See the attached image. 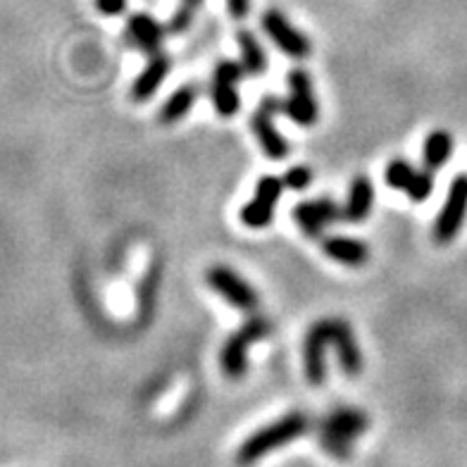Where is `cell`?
I'll return each instance as SVG.
<instances>
[{
  "mask_svg": "<svg viewBox=\"0 0 467 467\" xmlns=\"http://www.w3.org/2000/svg\"><path fill=\"white\" fill-rule=\"evenodd\" d=\"M313 427V420L307 418V412L291 410L284 418L275 420V422L265 424L260 430H255L248 439H244L236 451V465L251 467L258 461H263L265 455L275 453L282 446H289L296 439L306 437Z\"/></svg>",
  "mask_w": 467,
  "mask_h": 467,
  "instance_id": "cell-1",
  "label": "cell"
},
{
  "mask_svg": "<svg viewBox=\"0 0 467 467\" xmlns=\"http://www.w3.org/2000/svg\"><path fill=\"white\" fill-rule=\"evenodd\" d=\"M369 430V418L363 408L337 406L317 422V443L327 455L337 461H348L353 443Z\"/></svg>",
  "mask_w": 467,
  "mask_h": 467,
  "instance_id": "cell-2",
  "label": "cell"
},
{
  "mask_svg": "<svg viewBox=\"0 0 467 467\" xmlns=\"http://www.w3.org/2000/svg\"><path fill=\"white\" fill-rule=\"evenodd\" d=\"M270 329L272 325L267 317H263V315H253L251 320L244 322L236 332L229 334L227 341L222 344L220 350V368L227 379L239 381L246 377L248 350H251L253 344L263 341V338L270 334Z\"/></svg>",
  "mask_w": 467,
  "mask_h": 467,
  "instance_id": "cell-3",
  "label": "cell"
},
{
  "mask_svg": "<svg viewBox=\"0 0 467 467\" xmlns=\"http://www.w3.org/2000/svg\"><path fill=\"white\" fill-rule=\"evenodd\" d=\"M467 220V174L461 172L451 179L449 193L443 198V205L439 210L434 227H431V239L439 246H449L451 241L458 239L462 232V224Z\"/></svg>",
  "mask_w": 467,
  "mask_h": 467,
  "instance_id": "cell-4",
  "label": "cell"
},
{
  "mask_svg": "<svg viewBox=\"0 0 467 467\" xmlns=\"http://www.w3.org/2000/svg\"><path fill=\"white\" fill-rule=\"evenodd\" d=\"M289 99L284 100L282 115H286L298 127H313L320 119V103L315 99V87L310 72L303 67H294L286 74Z\"/></svg>",
  "mask_w": 467,
  "mask_h": 467,
  "instance_id": "cell-5",
  "label": "cell"
},
{
  "mask_svg": "<svg viewBox=\"0 0 467 467\" xmlns=\"http://www.w3.org/2000/svg\"><path fill=\"white\" fill-rule=\"evenodd\" d=\"M205 284L220 296L222 301L229 303L236 310H241V313H255L258 310V291L253 289L251 284L241 277L239 272L227 267V265H213L205 272Z\"/></svg>",
  "mask_w": 467,
  "mask_h": 467,
  "instance_id": "cell-6",
  "label": "cell"
},
{
  "mask_svg": "<svg viewBox=\"0 0 467 467\" xmlns=\"http://www.w3.org/2000/svg\"><path fill=\"white\" fill-rule=\"evenodd\" d=\"M284 100L275 99V96H265L258 103L255 112L251 117V130L255 134L263 150L270 161H284L289 155V141L275 127V117L282 112Z\"/></svg>",
  "mask_w": 467,
  "mask_h": 467,
  "instance_id": "cell-7",
  "label": "cell"
},
{
  "mask_svg": "<svg viewBox=\"0 0 467 467\" xmlns=\"http://www.w3.org/2000/svg\"><path fill=\"white\" fill-rule=\"evenodd\" d=\"M284 179L275 174H265L255 184V193L239 213V220L248 229H265L270 227L275 220V208H277L279 198L284 193Z\"/></svg>",
  "mask_w": 467,
  "mask_h": 467,
  "instance_id": "cell-8",
  "label": "cell"
},
{
  "mask_svg": "<svg viewBox=\"0 0 467 467\" xmlns=\"http://www.w3.org/2000/svg\"><path fill=\"white\" fill-rule=\"evenodd\" d=\"M260 26H263V31L267 34V38H270L272 44L277 46L284 56L291 57V60H307V57L313 56V44H310V38H307L301 29H296L289 19L284 17V13H279L275 7L267 10V13H263Z\"/></svg>",
  "mask_w": 467,
  "mask_h": 467,
  "instance_id": "cell-9",
  "label": "cell"
},
{
  "mask_svg": "<svg viewBox=\"0 0 467 467\" xmlns=\"http://www.w3.org/2000/svg\"><path fill=\"white\" fill-rule=\"evenodd\" d=\"M294 222L296 227L301 229L310 239H320L327 229L344 222V205H338L334 198L320 196V198H307L303 203L294 208Z\"/></svg>",
  "mask_w": 467,
  "mask_h": 467,
  "instance_id": "cell-10",
  "label": "cell"
},
{
  "mask_svg": "<svg viewBox=\"0 0 467 467\" xmlns=\"http://www.w3.org/2000/svg\"><path fill=\"white\" fill-rule=\"evenodd\" d=\"M332 346V317L317 320L303 338V372L310 387L327 381V348Z\"/></svg>",
  "mask_w": 467,
  "mask_h": 467,
  "instance_id": "cell-11",
  "label": "cell"
},
{
  "mask_svg": "<svg viewBox=\"0 0 467 467\" xmlns=\"http://www.w3.org/2000/svg\"><path fill=\"white\" fill-rule=\"evenodd\" d=\"M332 346L337 350L338 368L344 369V375L348 379L360 377L365 368L363 350L358 346V338L353 334V327L344 320V317H332Z\"/></svg>",
  "mask_w": 467,
  "mask_h": 467,
  "instance_id": "cell-12",
  "label": "cell"
},
{
  "mask_svg": "<svg viewBox=\"0 0 467 467\" xmlns=\"http://www.w3.org/2000/svg\"><path fill=\"white\" fill-rule=\"evenodd\" d=\"M167 36V26H162L153 15L134 13L127 22L124 41L134 48H139L146 56H155L162 50V41Z\"/></svg>",
  "mask_w": 467,
  "mask_h": 467,
  "instance_id": "cell-13",
  "label": "cell"
},
{
  "mask_svg": "<svg viewBox=\"0 0 467 467\" xmlns=\"http://www.w3.org/2000/svg\"><path fill=\"white\" fill-rule=\"evenodd\" d=\"M172 69V57L167 53H155V56L148 57L146 67L141 69V74L136 77L134 84H131V100L136 103H146L158 93V88L162 87V81L167 79V74Z\"/></svg>",
  "mask_w": 467,
  "mask_h": 467,
  "instance_id": "cell-14",
  "label": "cell"
},
{
  "mask_svg": "<svg viewBox=\"0 0 467 467\" xmlns=\"http://www.w3.org/2000/svg\"><path fill=\"white\" fill-rule=\"evenodd\" d=\"M322 253L337 265H344V267H363L369 260V246L363 239L341 236V234L325 236L322 239Z\"/></svg>",
  "mask_w": 467,
  "mask_h": 467,
  "instance_id": "cell-15",
  "label": "cell"
},
{
  "mask_svg": "<svg viewBox=\"0 0 467 467\" xmlns=\"http://www.w3.org/2000/svg\"><path fill=\"white\" fill-rule=\"evenodd\" d=\"M375 205V184L368 174H358L348 186V196L344 203V222L348 224H360L369 217Z\"/></svg>",
  "mask_w": 467,
  "mask_h": 467,
  "instance_id": "cell-16",
  "label": "cell"
},
{
  "mask_svg": "<svg viewBox=\"0 0 467 467\" xmlns=\"http://www.w3.org/2000/svg\"><path fill=\"white\" fill-rule=\"evenodd\" d=\"M236 44L241 50V65L248 77H263L267 72V53H265L260 38L251 29L236 31Z\"/></svg>",
  "mask_w": 467,
  "mask_h": 467,
  "instance_id": "cell-17",
  "label": "cell"
},
{
  "mask_svg": "<svg viewBox=\"0 0 467 467\" xmlns=\"http://www.w3.org/2000/svg\"><path fill=\"white\" fill-rule=\"evenodd\" d=\"M198 100V88L193 84H184V87H179L177 91L170 93V99L162 103L161 112H158V119L161 124H174L179 119H184L191 110H193V105Z\"/></svg>",
  "mask_w": 467,
  "mask_h": 467,
  "instance_id": "cell-18",
  "label": "cell"
},
{
  "mask_svg": "<svg viewBox=\"0 0 467 467\" xmlns=\"http://www.w3.org/2000/svg\"><path fill=\"white\" fill-rule=\"evenodd\" d=\"M451 155H453V136L446 130L431 131V134L424 139L422 162L427 170L439 172V170L449 162Z\"/></svg>",
  "mask_w": 467,
  "mask_h": 467,
  "instance_id": "cell-19",
  "label": "cell"
},
{
  "mask_svg": "<svg viewBox=\"0 0 467 467\" xmlns=\"http://www.w3.org/2000/svg\"><path fill=\"white\" fill-rule=\"evenodd\" d=\"M210 99L215 105V112L224 119L234 117L241 110V96L236 91V84H229V81H213L210 87Z\"/></svg>",
  "mask_w": 467,
  "mask_h": 467,
  "instance_id": "cell-20",
  "label": "cell"
},
{
  "mask_svg": "<svg viewBox=\"0 0 467 467\" xmlns=\"http://www.w3.org/2000/svg\"><path fill=\"white\" fill-rule=\"evenodd\" d=\"M415 172H418V170L412 167L410 161H406V158H394V161L387 165V170H384V182H387L389 189L403 191V193H406L408 184L412 182Z\"/></svg>",
  "mask_w": 467,
  "mask_h": 467,
  "instance_id": "cell-21",
  "label": "cell"
},
{
  "mask_svg": "<svg viewBox=\"0 0 467 467\" xmlns=\"http://www.w3.org/2000/svg\"><path fill=\"white\" fill-rule=\"evenodd\" d=\"M431 191H434V172L424 167V170L415 172V177H412L406 189V196L410 198L412 203H424L431 196Z\"/></svg>",
  "mask_w": 467,
  "mask_h": 467,
  "instance_id": "cell-22",
  "label": "cell"
},
{
  "mask_svg": "<svg viewBox=\"0 0 467 467\" xmlns=\"http://www.w3.org/2000/svg\"><path fill=\"white\" fill-rule=\"evenodd\" d=\"M313 170H310V167L307 165H294V167H289V170H286V172H284V186H286V189L289 191H298V193H301V191H306V189H310V184H313Z\"/></svg>",
  "mask_w": 467,
  "mask_h": 467,
  "instance_id": "cell-23",
  "label": "cell"
},
{
  "mask_svg": "<svg viewBox=\"0 0 467 467\" xmlns=\"http://www.w3.org/2000/svg\"><path fill=\"white\" fill-rule=\"evenodd\" d=\"M193 17H196V7H189L182 3L177 7V13L172 15V19H170V25H167V34H172V36L186 34L191 29V25H193Z\"/></svg>",
  "mask_w": 467,
  "mask_h": 467,
  "instance_id": "cell-24",
  "label": "cell"
},
{
  "mask_svg": "<svg viewBox=\"0 0 467 467\" xmlns=\"http://www.w3.org/2000/svg\"><path fill=\"white\" fill-rule=\"evenodd\" d=\"M93 5L103 17H119L127 13V0H93Z\"/></svg>",
  "mask_w": 467,
  "mask_h": 467,
  "instance_id": "cell-25",
  "label": "cell"
},
{
  "mask_svg": "<svg viewBox=\"0 0 467 467\" xmlns=\"http://www.w3.org/2000/svg\"><path fill=\"white\" fill-rule=\"evenodd\" d=\"M227 10L234 19H246L251 15V0H227Z\"/></svg>",
  "mask_w": 467,
  "mask_h": 467,
  "instance_id": "cell-26",
  "label": "cell"
},
{
  "mask_svg": "<svg viewBox=\"0 0 467 467\" xmlns=\"http://www.w3.org/2000/svg\"><path fill=\"white\" fill-rule=\"evenodd\" d=\"M182 3H184V5H189V7H198L201 3H203V0H182Z\"/></svg>",
  "mask_w": 467,
  "mask_h": 467,
  "instance_id": "cell-27",
  "label": "cell"
}]
</instances>
